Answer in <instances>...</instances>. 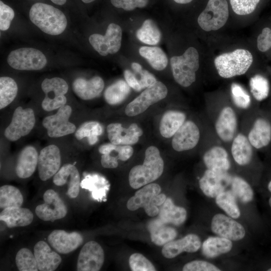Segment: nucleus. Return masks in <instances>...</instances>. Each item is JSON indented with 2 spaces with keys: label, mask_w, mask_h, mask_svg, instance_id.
I'll return each mask as SVG.
<instances>
[{
  "label": "nucleus",
  "mask_w": 271,
  "mask_h": 271,
  "mask_svg": "<svg viewBox=\"0 0 271 271\" xmlns=\"http://www.w3.org/2000/svg\"><path fill=\"white\" fill-rule=\"evenodd\" d=\"M145 156L143 164L133 167L129 172V183L133 189L151 183L158 179L163 172L164 161L157 147H148Z\"/></svg>",
  "instance_id": "obj_1"
},
{
  "label": "nucleus",
  "mask_w": 271,
  "mask_h": 271,
  "mask_svg": "<svg viewBox=\"0 0 271 271\" xmlns=\"http://www.w3.org/2000/svg\"><path fill=\"white\" fill-rule=\"evenodd\" d=\"M31 22L43 32L58 35L65 30L67 21L65 15L54 7L42 3L34 4L30 9Z\"/></svg>",
  "instance_id": "obj_2"
},
{
  "label": "nucleus",
  "mask_w": 271,
  "mask_h": 271,
  "mask_svg": "<svg viewBox=\"0 0 271 271\" xmlns=\"http://www.w3.org/2000/svg\"><path fill=\"white\" fill-rule=\"evenodd\" d=\"M252 62L253 57L249 51L238 49L217 56L214 65L221 77L229 78L245 74Z\"/></svg>",
  "instance_id": "obj_3"
},
{
  "label": "nucleus",
  "mask_w": 271,
  "mask_h": 271,
  "mask_svg": "<svg viewBox=\"0 0 271 271\" xmlns=\"http://www.w3.org/2000/svg\"><path fill=\"white\" fill-rule=\"evenodd\" d=\"M170 64L174 78L179 84L186 87L195 81L199 56L195 48L189 47L183 55L172 57Z\"/></svg>",
  "instance_id": "obj_4"
},
{
  "label": "nucleus",
  "mask_w": 271,
  "mask_h": 271,
  "mask_svg": "<svg viewBox=\"0 0 271 271\" xmlns=\"http://www.w3.org/2000/svg\"><path fill=\"white\" fill-rule=\"evenodd\" d=\"M161 187L157 184L146 185L129 198L127 202V208L134 211L143 207L149 216H155L159 214L160 206L167 199L166 195L161 193Z\"/></svg>",
  "instance_id": "obj_5"
},
{
  "label": "nucleus",
  "mask_w": 271,
  "mask_h": 271,
  "mask_svg": "<svg viewBox=\"0 0 271 271\" xmlns=\"http://www.w3.org/2000/svg\"><path fill=\"white\" fill-rule=\"evenodd\" d=\"M229 17L226 0H209L205 9L199 15L198 23L205 31H216L222 28Z\"/></svg>",
  "instance_id": "obj_6"
},
{
  "label": "nucleus",
  "mask_w": 271,
  "mask_h": 271,
  "mask_svg": "<svg viewBox=\"0 0 271 271\" xmlns=\"http://www.w3.org/2000/svg\"><path fill=\"white\" fill-rule=\"evenodd\" d=\"M9 65L19 70H38L43 68L47 60L40 50L32 48H22L10 52L7 58Z\"/></svg>",
  "instance_id": "obj_7"
},
{
  "label": "nucleus",
  "mask_w": 271,
  "mask_h": 271,
  "mask_svg": "<svg viewBox=\"0 0 271 271\" xmlns=\"http://www.w3.org/2000/svg\"><path fill=\"white\" fill-rule=\"evenodd\" d=\"M168 94L166 85L161 81L147 88L138 97L129 103L125 109L129 116L140 114L153 104L165 98Z\"/></svg>",
  "instance_id": "obj_8"
},
{
  "label": "nucleus",
  "mask_w": 271,
  "mask_h": 271,
  "mask_svg": "<svg viewBox=\"0 0 271 271\" xmlns=\"http://www.w3.org/2000/svg\"><path fill=\"white\" fill-rule=\"evenodd\" d=\"M41 88L45 94L42 102V108L51 111L66 104L65 94L68 90V85L65 80L59 77L46 78L42 83Z\"/></svg>",
  "instance_id": "obj_9"
},
{
  "label": "nucleus",
  "mask_w": 271,
  "mask_h": 271,
  "mask_svg": "<svg viewBox=\"0 0 271 271\" xmlns=\"http://www.w3.org/2000/svg\"><path fill=\"white\" fill-rule=\"evenodd\" d=\"M35 124L34 110L31 108L18 107L14 111L10 124L6 127L4 134L9 141L15 142L28 135Z\"/></svg>",
  "instance_id": "obj_10"
},
{
  "label": "nucleus",
  "mask_w": 271,
  "mask_h": 271,
  "mask_svg": "<svg viewBox=\"0 0 271 271\" xmlns=\"http://www.w3.org/2000/svg\"><path fill=\"white\" fill-rule=\"evenodd\" d=\"M72 111L71 107L65 104L60 107L55 114L43 119L42 125L49 137L59 138L75 132L76 126L69 120Z\"/></svg>",
  "instance_id": "obj_11"
},
{
  "label": "nucleus",
  "mask_w": 271,
  "mask_h": 271,
  "mask_svg": "<svg viewBox=\"0 0 271 271\" xmlns=\"http://www.w3.org/2000/svg\"><path fill=\"white\" fill-rule=\"evenodd\" d=\"M122 29L114 23L110 24L104 36L93 34L90 36L91 45L100 55L105 56L117 53L121 45Z\"/></svg>",
  "instance_id": "obj_12"
},
{
  "label": "nucleus",
  "mask_w": 271,
  "mask_h": 271,
  "mask_svg": "<svg viewBox=\"0 0 271 271\" xmlns=\"http://www.w3.org/2000/svg\"><path fill=\"white\" fill-rule=\"evenodd\" d=\"M43 199L44 203L38 205L35 209V213L40 219L53 221L63 218L66 215L67 207L54 190H47L43 195Z\"/></svg>",
  "instance_id": "obj_13"
},
{
  "label": "nucleus",
  "mask_w": 271,
  "mask_h": 271,
  "mask_svg": "<svg viewBox=\"0 0 271 271\" xmlns=\"http://www.w3.org/2000/svg\"><path fill=\"white\" fill-rule=\"evenodd\" d=\"M104 260V251L101 246L94 241L85 243L81 249L77 262L78 271H98Z\"/></svg>",
  "instance_id": "obj_14"
},
{
  "label": "nucleus",
  "mask_w": 271,
  "mask_h": 271,
  "mask_svg": "<svg viewBox=\"0 0 271 271\" xmlns=\"http://www.w3.org/2000/svg\"><path fill=\"white\" fill-rule=\"evenodd\" d=\"M61 158L59 148L50 145L41 150L38 157L39 176L42 181H46L54 176L60 168Z\"/></svg>",
  "instance_id": "obj_15"
},
{
  "label": "nucleus",
  "mask_w": 271,
  "mask_h": 271,
  "mask_svg": "<svg viewBox=\"0 0 271 271\" xmlns=\"http://www.w3.org/2000/svg\"><path fill=\"white\" fill-rule=\"evenodd\" d=\"M232 178L227 172H216L207 169L199 181V186L206 196L214 198L231 185Z\"/></svg>",
  "instance_id": "obj_16"
},
{
  "label": "nucleus",
  "mask_w": 271,
  "mask_h": 271,
  "mask_svg": "<svg viewBox=\"0 0 271 271\" xmlns=\"http://www.w3.org/2000/svg\"><path fill=\"white\" fill-rule=\"evenodd\" d=\"M211 229L220 237L233 241L242 239L245 234L241 224L222 214H217L213 216Z\"/></svg>",
  "instance_id": "obj_17"
},
{
  "label": "nucleus",
  "mask_w": 271,
  "mask_h": 271,
  "mask_svg": "<svg viewBox=\"0 0 271 271\" xmlns=\"http://www.w3.org/2000/svg\"><path fill=\"white\" fill-rule=\"evenodd\" d=\"M199 139L200 131L197 125L192 121H185L173 136L172 146L178 152L189 150L197 145Z\"/></svg>",
  "instance_id": "obj_18"
},
{
  "label": "nucleus",
  "mask_w": 271,
  "mask_h": 271,
  "mask_svg": "<svg viewBox=\"0 0 271 271\" xmlns=\"http://www.w3.org/2000/svg\"><path fill=\"white\" fill-rule=\"evenodd\" d=\"M108 138L111 143L116 145H131L136 144L143 134V130L133 123L125 128L119 123H112L107 126Z\"/></svg>",
  "instance_id": "obj_19"
},
{
  "label": "nucleus",
  "mask_w": 271,
  "mask_h": 271,
  "mask_svg": "<svg viewBox=\"0 0 271 271\" xmlns=\"http://www.w3.org/2000/svg\"><path fill=\"white\" fill-rule=\"evenodd\" d=\"M83 240V237L79 233L68 232L63 230H54L48 236L49 244L62 254L75 250L81 245Z\"/></svg>",
  "instance_id": "obj_20"
},
{
  "label": "nucleus",
  "mask_w": 271,
  "mask_h": 271,
  "mask_svg": "<svg viewBox=\"0 0 271 271\" xmlns=\"http://www.w3.org/2000/svg\"><path fill=\"white\" fill-rule=\"evenodd\" d=\"M55 185L61 186L68 183L67 195L75 198L79 194L80 186V177L77 168L71 164L64 165L53 177Z\"/></svg>",
  "instance_id": "obj_21"
},
{
  "label": "nucleus",
  "mask_w": 271,
  "mask_h": 271,
  "mask_svg": "<svg viewBox=\"0 0 271 271\" xmlns=\"http://www.w3.org/2000/svg\"><path fill=\"white\" fill-rule=\"evenodd\" d=\"M201 245V240L198 236L189 234L181 239L172 240L165 244L162 252L165 257L172 258L182 252H196L200 248Z\"/></svg>",
  "instance_id": "obj_22"
},
{
  "label": "nucleus",
  "mask_w": 271,
  "mask_h": 271,
  "mask_svg": "<svg viewBox=\"0 0 271 271\" xmlns=\"http://www.w3.org/2000/svg\"><path fill=\"white\" fill-rule=\"evenodd\" d=\"M237 118L233 109L226 106L221 111L215 122V128L218 137L223 141H231L237 129Z\"/></svg>",
  "instance_id": "obj_23"
},
{
  "label": "nucleus",
  "mask_w": 271,
  "mask_h": 271,
  "mask_svg": "<svg viewBox=\"0 0 271 271\" xmlns=\"http://www.w3.org/2000/svg\"><path fill=\"white\" fill-rule=\"evenodd\" d=\"M34 252L38 267L40 271L55 270L61 262V256L52 250L44 241L38 242L34 246Z\"/></svg>",
  "instance_id": "obj_24"
},
{
  "label": "nucleus",
  "mask_w": 271,
  "mask_h": 271,
  "mask_svg": "<svg viewBox=\"0 0 271 271\" xmlns=\"http://www.w3.org/2000/svg\"><path fill=\"white\" fill-rule=\"evenodd\" d=\"M104 87L103 80L99 76L93 77L89 80L77 78L73 82L72 88L81 99L90 100L98 97Z\"/></svg>",
  "instance_id": "obj_25"
},
{
  "label": "nucleus",
  "mask_w": 271,
  "mask_h": 271,
  "mask_svg": "<svg viewBox=\"0 0 271 271\" xmlns=\"http://www.w3.org/2000/svg\"><path fill=\"white\" fill-rule=\"evenodd\" d=\"M38 157L35 147H25L20 153L17 161L16 172L18 177L25 179L31 176L38 166Z\"/></svg>",
  "instance_id": "obj_26"
},
{
  "label": "nucleus",
  "mask_w": 271,
  "mask_h": 271,
  "mask_svg": "<svg viewBox=\"0 0 271 271\" xmlns=\"http://www.w3.org/2000/svg\"><path fill=\"white\" fill-rule=\"evenodd\" d=\"M33 217L30 210L21 207L5 208L0 214V220L9 228L27 226L32 223Z\"/></svg>",
  "instance_id": "obj_27"
},
{
  "label": "nucleus",
  "mask_w": 271,
  "mask_h": 271,
  "mask_svg": "<svg viewBox=\"0 0 271 271\" xmlns=\"http://www.w3.org/2000/svg\"><path fill=\"white\" fill-rule=\"evenodd\" d=\"M204 163L207 169L216 172H227L230 162L226 151L222 147L214 146L203 156Z\"/></svg>",
  "instance_id": "obj_28"
},
{
  "label": "nucleus",
  "mask_w": 271,
  "mask_h": 271,
  "mask_svg": "<svg viewBox=\"0 0 271 271\" xmlns=\"http://www.w3.org/2000/svg\"><path fill=\"white\" fill-rule=\"evenodd\" d=\"M248 139L252 146L260 149L267 146L271 141V125L265 119H256L250 130Z\"/></svg>",
  "instance_id": "obj_29"
},
{
  "label": "nucleus",
  "mask_w": 271,
  "mask_h": 271,
  "mask_svg": "<svg viewBox=\"0 0 271 271\" xmlns=\"http://www.w3.org/2000/svg\"><path fill=\"white\" fill-rule=\"evenodd\" d=\"M151 238L153 242L157 245H164L173 240L177 236L176 230L158 218L151 221L148 225Z\"/></svg>",
  "instance_id": "obj_30"
},
{
  "label": "nucleus",
  "mask_w": 271,
  "mask_h": 271,
  "mask_svg": "<svg viewBox=\"0 0 271 271\" xmlns=\"http://www.w3.org/2000/svg\"><path fill=\"white\" fill-rule=\"evenodd\" d=\"M159 218L164 223L179 226L183 224L187 217L185 208L174 205L172 200L167 198L160 206Z\"/></svg>",
  "instance_id": "obj_31"
},
{
  "label": "nucleus",
  "mask_w": 271,
  "mask_h": 271,
  "mask_svg": "<svg viewBox=\"0 0 271 271\" xmlns=\"http://www.w3.org/2000/svg\"><path fill=\"white\" fill-rule=\"evenodd\" d=\"M186 114L181 111L170 110L164 113L160 123V132L166 138L173 137L185 121Z\"/></svg>",
  "instance_id": "obj_32"
},
{
  "label": "nucleus",
  "mask_w": 271,
  "mask_h": 271,
  "mask_svg": "<svg viewBox=\"0 0 271 271\" xmlns=\"http://www.w3.org/2000/svg\"><path fill=\"white\" fill-rule=\"evenodd\" d=\"M231 153L234 161L238 165L248 164L252 156V145L248 138L243 134H238L233 140Z\"/></svg>",
  "instance_id": "obj_33"
},
{
  "label": "nucleus",
  "mask_w": 271,
  "mask_h": 271,
  "mask_svg": "<svg viewBox=\"0 0 271 271\" xmlns=\"http://www.w3.org/2000/svg\"><path fill=\"white\" fill-rule=\"evenodd\" d=\"M80 186L91 192L94 200L101 202L106 200L109 185L104 177L95 174L86 176L81 182Z\"/></svg>",
  "instance_id": "obj_34"
},
{
  "label": "nucleus",
  "mask_w": 271,
  "mask_h": 271,
  "mask_svg": "<svg viewBox=\"0 0 271 271\" xmlns=\"http://www.w3.org/2000/svg\"><path fill=\"white\" fill-rule=\"evenodd\" d=\"M231 240L222 237H209L203 243L202 252L208 258H214L229 252L232 248Z\"/></svg>",
  "instance_id": "obj_35"
},
{
  "label": "nucleus",
  "mask_w": 271,
  "mask_h": 271,
  "mask_svg": "<svg viewBox=\"0 0 271 271\" xmlns=\"http://www.w3.org/2000/svg\"><path fill=\"white\" fill-rule=\"evenodd\" d=\"M139 53L145 58L151 67L158 71L164 70L167 66L168 59L164 51L158 47L143 46Z\"/></svg>",
  "instance_id": "obj_36"
},
{
  "label": "nucleus",
  "mask_w": 271,
  "mask_h": 271,
  "mask_svg": "<svg viewBox=\"0 0 271 271\" xmlns=\"http://www.w3.org/2000/svg\"><path fill=\"white\" fill-rule=\"evenodd\" d=\"M130 86L126 82L119 80L109 86L105 90L104 96L110 105H117L123 102L130 93Z\"/></svg>",
  "instance_id": "obj_37"
},
{
  "label": "nucleus",
  "mask_w": 271,
  "mask_h": 271,
  "mask_svg": "<svg viewBox=\"0 0 271 271\" xmlns=\"http://www.w3.org/2000/svg\"><path fill=\"white\" fill-rule=\"evenodd\" d=\"M136 36L141 42L145 44L155 45L160 41L161 33L154 21L147 19L137 31Z\"/></svg>",
  "instance_id": "obj_38"
},
{
  "label": "nucleus",
  "mask_w": 271,
  "mask_h": 271,
  "mask_svg": "<svg viewBox=\"0 0 271 271\" xmlns=\"http://www.w3.org/2000/svg\"><path fill=\"white\" fill-rule=\"evenodd\" d=\"M23 203V195L15 186L6 185L0 188V207H21Z\"/></svg>",
  "instance_id": "obj_39"
},
{
  "label": "nucleus",
  "mask_w": 271,
  "mask_h": 271,
  "mask_svg": "<svg viewBox=\"0 0 271 271\" xmlns=\"http://www.w3.org/2000/svg\"><path fill=\"white\" fill-rule=\"evenodd\" d=\"M103 132L100 123L95 121H87L82 124L75 132V137L78 140L87 138L89 145H93L98 141V137Z\"/></svg>",
  "instance_id": "obj_40"
},
{
  "label": "nucleus",
  "mask_w": 271,
  "mask_h": 271,
  "mask_svg": "<svg viewBox=\"0 0 271 271\" xmlns=\"http://www.w3.org/2000/svg\"><path fill=\"white\" fill-rule=\"evenodd\" d=\"M16 81L9 77L0 78V109L6 107L15 99L18 93Z\"/></svg>",
  "instance_id": "obj_41"
},
{
  "label": "nucleus",
  "mask_w": 271,
  "mask_h": 271,
  "mask_svg": "<svg viewBox=\"0 0 271 271\" xmlns=\"http://www.w3.org/2000/svg\"><path fill=\"white\" fill-rule=\"evenodd\" d=\"M217 205L232 218H237L240 211L236 202V197L231 191H224L216 196Z\"/></svg>",
  "instance_id": "obj_42"
},
{
  "label": "nucleus",
  "mask_w": 271,
  "mask_h": 271,
  "mask_svg": "<svg viewBox=\"0 0 271 271\" xmlns=\"http://www.w3.org/2000/svg\"><path fill=\"white\" fill-rule=\"evenodd\" d=\"M231 187V192L242 202L246 203L253 199V190L247 182L242 178L237 176L233 177Z\"/></svg>",
  "instance_id": "obj_43"
},
{
  "label": "nucleus",
  "mask_w": 271,
  "mask_h": 271,
  "mask_svg": "<svg viewBox=\"0 0 271 271\" xmlns=\"http://www.w3.org/2000/svg\"><path fill=\"white\" fill-rule=\"evenodd\" d=\"M15 261L20 271L39 270L35 255L28 248H23L20 249L16 256Z\"/></svg>",
  "instance_id": "obj_44"
},
{
  "label": "nucleus",
  "mask_w": 271,
  "mask_h": 271,
  "mask_svg": "<svg viewBox=\"0 0 271 271\" xmlns=\"http://www.w3.org/2000/svg\"><path fill=\"white\" fill-rule=\"evenodd\" d=\"M249 86L251 93L256 100L262 101L268 96L269 82L263 76L257 74L252 77L249 80Z\"/></svg>",
  "instance_id": "obj_45"
},
{
  "label": "nucleus",
  "mask_w": 271,
  "mask_h": 271,
  "mask_svg": "<svg viewBox=\"0 0 271 271\" xmlns=\"http://www.w3.org/2000/svg\"><path fill=\"white\" fill-rule=\"evenodd\" d=\"M232 100L238 108L246 109L250 105L251 99L246 91L239 84L233 83L231 86Z\"/></svg>",
  "instance_id": "obj_46"
},
{
  "label": "nucleus",
  "mask_w": 271,
  "mask_h": 271,
  "mask_svg": "<svg viewBox=\"0 0 271 271\" xmlns=\"http://www.w3.org/2000/svg\"><path fill=\"white\" fill-rule=\"evenodd\" d=\"M129 264L133 271H155L154 265L145 256L141 253H135L130 255Z\"/></svg>",
  "instance_id": "obj_47"
},
{
  "label": "nucleus",
  "mask_w": 271,
  "mask_h": 271,
  "mask_svg": "<svg viewBox=\"0 0 271 271\" xmlns=\"http://www.w3.org/2000/svg\"><path fill=\"white\" fill-rule=\"evenodd\" d=\"M260 0H230L234 12L238 15H246L252 13Z\"/></svg>",
  "instance_id": "obj_48"
},
{
  "label": "nucleus",
  "mask_w": 271,
  "mask_h": 271,
  "mask_svg": "<svg viewBox=\"0 0 271 271\" xmlns=\"http://www.w3.org/2000/svg\"><path fill=\"white\" fill-rule=\"evenodd\" d=\"M149 0H110L111 4L115 8L126 11H131L136 8L147 7Z\"/></svg>",
  "instance_id": "obj_49"
},
{
  "label": "nucleus",
  "mask_w": 271,
  "mask_h": 271,
  "mask_svg": "<svg viewBox=\"0 0 271 271\" xmlns=\"http://www.w3.org/2000/svg\"><path fill=\"white\" fill-rule=\"evenodd\" d=\"M15 17L14 10L9 6L0 1V30L6 31L10 27Z\"/></svg>",
  "instance_id": "obj_50"
},
{
  "label": "nucleus",
  "mask_w": 271,
  "mask_h": 271,
  "mask_svg": "<svg viewBox=\"0 0 271 271\" xmlns=\"http://www.w3.org/2000/svg\"><path fill=\"white\" fill-rule=\"evenodd\" d=\"M184 271H220L214 264L203 260H194L186 263L183 267Z\"/></svg>",
  "instance_id": "obj_51"
},
{
  "label": "nucleus",
  "mask_w": 271,
  "mask_h": 271,
  "mask_svg": "<svg viewBox=\"0 0 271 271\" xmlns=\"http://www.w3.org/2000/svg\"><path fill=\"white\" fill-rule=\"evenodd\" d=\"M257 46L261 52H265L271 48V30L269 28L263 29L257 37Z\"/></svg>",
  "instance_id": "obj_52"
},
{
  "label": "nucleus",
  "mask_w": 271,
  "mask_h": 271,
  "mask_svg": "<svg viewBox=\"0 0 271 271\" xmlns=\"http://www.w3.org/2000/svg\"><path fill=\"white\" fill-rule=\"evenodd\" d=\"M139 74L141 76L139 82L142 89L154 85L157 81L156 77L146 70L143 69Z\"/></svg>",
  "instance_id": "obj_53"
},
{
  "label": "nucleus",
  "mask_w": 271,
  "mask_h": 271,
  "mask_svg": "<svg viewBox=\"0 0 271 271\" xmlns=\"http://www.w3.org/2000/svg\"><path fill=\"white\" fill-rule=\"evenodd\" d=\"M124 77L127 84L137 91H140L142 88L140 85L139 80L129 70L124 71Z\"/></svg>",
  "instance_id": "obj_54"
},
{
  "label": "nucleus",
  "mask_w": 271,
  "mask_h": 271,
  "mask_svg": "<svg viewBox=\"0 0 271 271\" xmlns=\"http://www.w3.org/2000/svg\"><path fill=\"white\" fill-rule=\"evenodd\" d=\"M117 159L110 154H102L101 158L102 166L105 168H115L118 166Z\"/></svg>",
  "instance_id": "obj_55"
},
{
  "label": "nucleus",
  "mask_w": 271,
  "mask_h": 271,
  "mask_svg": "<svg viewBox=\"0 0 271 271\" xmlns=\"http://www.w3.org/2000/svg\"><path fill=\"white\" fill-rule=\"evenodd\" d=\"M116 147V145L108 143L100 146L98 149L99 152L102 154H109L113 151Z\"/></svg>",
  "instance_id": "obj_56"
},
{
  "label": "nucleus",
  "mask_w": 271,
  "mask_h": 271,
  "mask_svg": "<svg viewBox=\"0 0 271 271\" xmlns=\"http://www.w3.org/2000/svg\"><path fill=\"white\" fill-rule=\"evenodd\" d=\"M131 68L133 71L138 74H140L143 70L142 66L140 64L136 62H133L131 64Z\"/></svg>",
  "instance_id": "obj_57"
},
{
  "label": "nucleus",
  "mask_w": 271,
  "mask_h": 271,
  "mask_svg": "<svg viewBox=\"0 0 271 271\" xmlns=\"http://www.w3.org/2000/svg\"><path fill=\"white\" fill-rule=\"evenodd\" d=\"M53 3L57 5H63L67 0H51Z\"/></svg>",
  "instance_id": "obj_58"
},
{
  "label": "nucleus",
  "mask_w": 271,
  "mask_h": 271,
  "mask_svg": "<svg viewBox=\"0 0 271 271\" xmlns=\"http://www.w3.org/2000/svg\"><path fill=\"white\" fill-rule=\"evenodd\" d=\"M175 2L180 4H186L190 3L193 0H173Z\"/></svg>",
  "instance_id": "obj_59"
},
{
  "label": "nucleus",
  "mask_w": 271,
  "mask_h": 271,
  "mask_svg": "<svg viewBox=\"0 0 271 271\" xmlns=\"http://www.w3.org/2000/svg\"><path fill=\"white\" fill-rule=\"evenodd\" d=\"M83 3L86 4L90 3L91 2H93V1L95 0H81Z\"/></svg>",
  "instance_id": "obj_60"
},
{
  "label": "nucleus",
  "mask_w": 271,
  "mask_h": 271,
  "mask_svg": "<svg viewBox=\"0 0 271 271\" xmlns=\"http://www.w3.org/2000/svg\"><path fill=\"white\" fill-rule=\"evenodd\" d=\"M268 189L269 191L271 192V181L269 182L268 184Z\"/></svg>",
  "instance_id": "obj_61"
},
{
  "label": "nucleus",
  "mask_w": 271,
  "mask_h": 271,
  "mask_svg": "<svg viewBox=\"0 0 271 271\" xmlns=\"http://www.w3.org/2000/svg\"><path fill=\"white\" fill-rule=\"evenodd\" d=\"M268 203H269V206H270V207H271V197H270V198H269V199Z\"/></svg>",
  "instance_id": "obj_62"
},
{
  "label": "nucleus",
  "mask_w": 271,
  "mask_h": 271,
  "mask_svg": "<svg viewBox=\"0 0 271 271\" xmlns=\"http://www.w3.org/2000/svg\"><path fill=\"white\" fill-rule=\"evenodd\" d=\"M268 271H271V268L267 269Z\"/></svg>",
  "instance_id": "obj_63"
}]
</instances>
